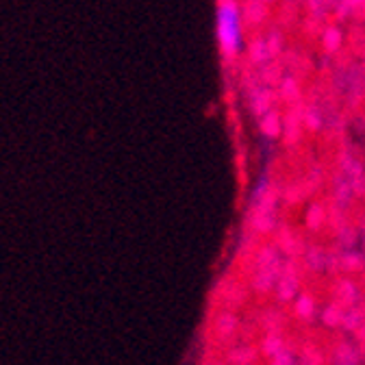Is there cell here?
Here are the masks:
<instances>
[{
    "label": "cell",
    "mask_w": 365,
    "mask_h": 365,
    "mask_svg": "<svg viewBox=\"0 0 365 365\" xmlns=\"http://www.w3.org/2000/svg\"><path fill=\"white\" fill-rule=\"evenodd\" d=\"M217 39L231 55L242 48V16L233 3H222L217 9Z\"/></svg>",
    "instance_id": "obj_1"
}]
</instances>
